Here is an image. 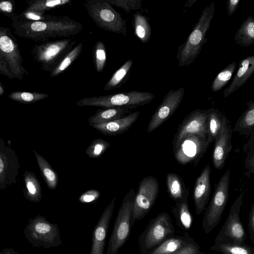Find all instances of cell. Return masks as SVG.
<instances>
[{
	"label": "cell",
	"instance_id": "5bb4252c",
	"mask_svg": "<svg viewBox=\"0 0 254 254\" xmlns=\"http://www.w3.org/2000/svg\"><path fill=\"white\" fill-rule=\"evenodd\" d=\"M184 94L183 87L172 89L166 94L149 122L147 132H152L171 117L181 104Z\"/></svg>",
	"mask_w": 254,
	"mask_h": 254
},
{
	"label": "cell",
	"instance_id": "4316f807",
	"mask_svg": "<svg viewBox=\"0 0 254 254\" xmlns=\"http://www.w3.org/2000/svg\"><path fill=\"white\" fill-rule=\"evenodd\" d=\"M172 212L176 219L177 224L183 230L187 231L191 228L192 218L189 208L188 197L176 202Z\"/></svg>",
	"mask_w": 254,
	"mask_h": 254
},
{
	"label": "cell",
	"instance_id": "8992f818",
	"mask_svg": "<svg viewBox=\"0 0 254 254\" xmlns=\"http://www.w3.org/2000/svg\"><path fill=\"white\" fill-rule=\"evenodd\" d=\"M175 228L168 213L162 212L151 219L138 238L140 254H145L174 235Z\"/></svg>",
	"mask_w": 254,
	"mask_h": 254
},
{
	"label": "cell",
	"instance_id": "ffe728a7",
	"mask_svg": "<svg viewBox=\"0 0 254 254\" xmlns=\"http://www.w3.org/2000/svg\"><path fill=\"white\" fill-rule=\"evenodd\" d=\"M254 73V56H249L241 60L239 69L233 80L223 92L227 97L241 87Z\"/></svg>",
	"mask_w": 254,
	"mask_h": 254
},
{
	"label": "cell",
	"instance_id": "b9f144b4",
	"mask_svg": "<svg viewBox=\"0 0 254 254\" xmlns=\"http://www.w3.org/2000/svg\"><path fill=\"white\" fill-rule=\"evenodd\" d=\"M174 254H206L200 250L198 244L194 241L179 252Z\"/></svg>",
	"mask_w": 254,
	"mask_h": 254
},
{
	"label": "cell",
	"instance_id": "2e32d148",
	"mask_svg": "<svg viewBox=\"0 0 254 254\" xmlns=\"http://www.w3.org/2000/svg\"><path fill=\"white\" fill-rule=\"evenodd\" d=\"M116 197L114 196L103 211L92 233L89 254H103L110 222L112 216Z\"/></svg>",
	"mask_w": 254,
	"mask_h": 254
},
{
	"label": "cell",
	"instance_id": "681fc988",
	"mask_svg": "<svg viewBox=\"0 0 254 254\" xmlns=\"http://www.w3.org/2000/svg\"><path fill=\"white\" fill-rule=\"evenodd\" d=\"M4 93V90L1 86L0 85V96L2 95Z\"/></svg>",
	"mask_w": 254,
	"mask_h": 254
},
{
	"label": "cell",
	"instance_id": "e0dca14e",
	"mask_svg": "<svg viewBox=\"0 0 254 254\" xmlns=\"http://www.w3.org/2000/svg\"><path fill=\"white\" fill-rule=\"evenodd\" d=\"M211 169L206 165L200 175L196 178L193 190V199L197 215L205 209L211 192Z\"/></svg>",
	"mask_w": 254,
	"mask_h": 254
},
{
	"label": "cell",
	"instance_id": "cb8c5ba5",
	"mask_svg": "<svg viewBox=\"0 0 254 254\" xmlns=\"http://www.w3.org/2000/svg\"><path fill=\"white\" fill-rule=\"evenodd\" d=\"M166 185L169 196L176 202L188 197L189 188H186L183 180L177 174L170 173L167 175Z\"/></svg>",
	"mask_w": 254,
	"mask_h": 254
},
{
	"label": "cell",
	"instance_id": "277c9868",
	"mask_svg": "<svg viewBox=\"0 0 254 254\" xmlns=\"http://www.w3.org/2000/svg\"><path fill=\"white\" fill-rule=\"evenodd\" d=\"M24 233L33 247L48 249L62 244L58 224L50 222L40 215L29 219Z\"/></svg>",
	"mask_w": 254,
	"mask_h": 254
},
{
	"label": "cell",
	"instance_id": "9c48e42d",
	"mask_svg": "<svg viewBox=\"0 0 254 254\" xmlns=\"http://www.w3.org/2000/svg\"><path fill=\"white\" fill-rule=\"evenodd\" d=\"M159 192V183L153 176L145 177L140 182L135 193L130 219V226L143 219L153 206Z\"/></svg>",
	"mask_w": 254,
	"mask_h": 254
},
{
	"label": "cell",
	"instance_id": "484cf974",
	"mask_svg": "<svg viewBox=\"0 0 254 254\" xmlns=\"http://www.w3.org/2000/svg\"><path fill=\"white\" fill-rule=\"evenodd\" d=\"M23 176L25 183L23 194L25 198L32 202H40L42 197L41 187L36 175L26 170Z\"/></svg>",
	"mask_w": 254,
	"mask_h": 254
},
{
	"label": "cell",
	"instance_id": "7402d4cb",
	"mask_svg": "<svg viewBox=\"0 0 254 254\" xmlns=\"http://www.w3.org/2000/svg\"><path fill=\"white\" fill-rule=\"evenodd\" d=\"M207 114V135L210 143L214 142L223 127L230 122L219 110L210 108Z\"/></svg>",
	"mask_w": 254,
	"mask_h": 254
},
{
	"label": "cell",
	"instance_id": "8d00e7d4",
	"mask_svg": "<svg viewBox=\"0 0 254 254\" xmlns=\"http://www.w3.org/2000/svg\"><path fill=\"white\" fill-rule=\"evenodd\" d=\"M70 0H41L36 1L29 10L44 12L45 10L65 5L71 2Z\"/></svg>",
	"mask_w": 254,
	"mask_h": 254
},
{
	"label": "cell",
	"instance_id": "4fadbf2b",
	"mask_svg": "<svg viewBox=\"0 0 254 254\" xmlns=\"http://www.w3.org/2000/svg\"><path fill=\"white\" fill-rule=\"evenodd\" d=\"M193 134L208 136L206 110H194L183 120L179 125L173 139V149L183 138Z\"/></svg>",
	"mask_w": 254,
	"mask_h": 254
},
{
	"label": "cell",
	"instance_id": "e575fe53",
	"mask_svg": "<svg viewBox=\"0 0 254 254\" xmlns=\"http://www.w3.org/2000/svg\"><path fill=\"white\" fill-rule=\"evenodd\" d=\"M93 58L97 71L102 72L107 59L106 47L102 41H98L95 44L93 50Z\"/></svg>",
	"mask_w": 254,
	"mask_h": 254
},
{
	"label": "cell",
	"instance_id": "1f68e13d",
	"mask_svg": "<svg viewBox=\"0 0 254 254\" xmlns=\"http://www.w3.org/2000/svg\"><path fill=\"white\" fill-rule=\"evenodd\" d=\"M210 249L221 254H254V248L246 243L241 245L214 244Z\"/></svg>",
	"mask_w": 254,
	"mask_h": 254
},
{
	"label": "cell",
	"instance_id": "ac0fdd59",
	"mask_svg": "<svg viewBox=\"0 0 254 254\" xmlns=\"http://www.w3.org/2000/svg\"><path fill=\"white\" fill-rule=\"evenodd\" d=\"M232 129L230 124L223 127L214 141L212 152V162L217 169H222L232 149Z\"/></svg>",
	"mask_w": 254,
	"mask_h": 254
},
{
	"label": "cell",
	"instance_id": "6da1fadb",
	"mask_svg": "<svg viewBox=\"0 0 254 254\" xmlns=\"http://www.w3.org/2000/svg\"><path fill=\"white\" fill-rule=\"evenodd\" d=\"M215 13V4L212 1L203 10L198 21L186 41L178 47L177 59L179 67L192 64L200 53L207 42L206 34L210 27Z\"/></svg>",
	"mask_w": 254,
	"mask_h": 254
},
{
	"label": "cell",
	"instance_id": "d590c367",
	"mask_svg": "<svg viewBox=\"0 0 254 254\" xmlns=\"http://www.w3.org/2000/svg\"><path fill=\"white\" fill-rule=\"evenodd\" d=\"M111 146V144L102 138L93 140L87 147L85 152L91 158H98Z\"/></svg>",
	"mask_w": 254,
	"mask_h": 254
},
{
	"label": "cell",
	"instance_id": "7bdbcfd3",
	"mask_svg": "<svg viewBox=\"0 0 254 254\" xmlns=\"http://www.w3.org/2000/svg\"><path fill=\"white\" fill-rule=\"evenodd\" d=\"M248 232L252 243L254 244V202H253L249 213Z\"/></svg>",
	"mask_w": 254,
	"mask_h": 254
},
{
	"label": "cell",
	"instance_id": "ba28073f",
	"mask_svg": "<svg viewBox=\"0 0 254 254\" xmlns=\"http://www.w3.org/2000/svg\"><path fill=\"white\" fill-rule=\"evenodd\" d=\"M246 190L242 191L232 205L228 217L216 236L214 244L241 245L245 243L247 235L240 213Z\"/></svg>",
	"mask_w": 254,
	"mask_h": 254
},
{
	"label": "cell",
	"instance_id": "f6af8a7d",
	"mask_svg": "<svg viewBox=\"0 0 254 254\" xmlns=\"http://www.w3.org/2000/svg\"><path fill=\"white\" fill-rule=\"evenodd\" d=\"M240 2V0H229L227 1V10L228 15H232L236 11Z\"/></svg>",
	"mask_w": 254,
	"mask_h": 254
},
{
	"label": "cell",
	"instance_id": "74e56055",
	"mask_svg": "<svg viewBox=\"0 0 254 254\" xmlns=\"http://www.w3.org/2000/svg\"><path fill=\"white\" fill-rule=\"evenodd\" d=\"M48 96V94L19 91L12 92L9 95L10 99L23 103L35 102Z\"/></svg>",
	"mask_w": 254,
	"mask_h": 254
},
{
	"label": "cell",
	"instance_id": "4dcf8cb0",
	"mask_svg": "<svg viewBox=\"0 0 254 254\" xmlns=\"http://www.w3.org/2000/svg\"><path fill=\"white\" fill-rule=\"evenodd\" d=\"M132 25L135 36L143 44L147 43L151 35V29L146 17L139 12L133 15Z\"/></svg>",
	"mask_w": 254,
	"mask_h": 254
},
{
	"label": "cell",
	"instance_id": "44dd1931",
	"mask_svg": "<svg viewBox=\"0 0 254 254\" xmlns=\"http://www.w3.org/2000/svg\"><path fill=\"white\" fill-rule=\"evenodd\" d=\"M194 240L188 235L175 236L167 238L145 254H174Z\"/></svg>",
	"mask_w": 254,
	"mask_h": 254
},
{
	"label": "cell",
	"instance_id": "f1b7e54d",
	"mask_svg": "<svg viewBox=\"0 0 254 254\" xmlns=\"http://www.w3.org/2000/svg\"><path fill=\"white\" fill-rule=\"evenodd\" d=\"M38 165L44 181L49 189L55 190L59 184V176L49 162L41 155L34 150Z\"/></svg>",
	"mask_w": 254,
	"mask_h": 254
},
{
	"label": "cell",
	"instance_id": "7c38bea8",
	"mask_svg": "<svg viewBox=\"0 0 254 254\" xmlns=\"http://www.w3.org/2000/svg\"><path fill=\"white\" fill-rule=\"evenodd\" d=\"M75 42V39L69 38L42 44L38 49L37 58L45 68L52 72L72 50Z\"/></svg>",
	"mask_w": 254,
	"mask_h": 254
},
{
	"label": "cell",
	"instance_id": "d4e9b609",
	"mask_svg": "<svg viewBox=\"0 0 254 254\" xmlns=\"http://www.w3.org/2000/svg\"><path fill=\"white\" fill-rule=\"evenodd\" d=\"M247 108L239 118L233 130L240 134H254V102L253 100L247 104Z\"/></svg>",
	"mask_w": 254,
	"mask_h": 254
},
{
	"label": "cell",
	"instance_id": "52a82bcc",
	"mask_svg": "<svg viewBox=\"0 0 254 254\" xmlns=\"http://www.w3.org/2000/svg\"><path fill=\"white\" fill-rule=\"evenodd\" d=\"M230 171L227 170L217 184L209 205L206 207L202 227L206 234L220 223L229 197Z\"/></svg>",
	"mask_w": 254,
	"mask_h": 254
},
{
	"label": "cell",
	"instance_id": "ab89813d",
	"mask_svg": "<svg viewBox=\"0 0 254 254\" xmlns=\"http://www.w3.org/2000/svg\"><path fill=\"white\" fill-rule=\"evenodd\" d=\"M111 5L123 9L127 12L141 9V0H106Z\"/></svg>",
	"mask_w": 254,
	"mask_h": 254
},
{
	"label": "cell",
	"instance_id": "836d02e7",
	"mask_svg": "<svg viewBox=\"0 0 254 254\" xmlns=\"http://www.w3.org/2000/svg\"><path fill=\"white\" fill-rule=\"evenodd\" d=\"M236 65V63L233 62L229 64L217 75L211 86L212 92H217L224 87L234 73Z\"/></svg>",
	"mask_w": 254,
	"mask_h": 254
},
{
	"label": "cell",
	"instance_id": "8fae6325",
	"mask_svg": "<svg viewBox=\"0 0 254 254\" xmlns=\"http://www.w3.org/2000/svg\"><path fill=\"white\" fill-rule=\"evenodd\" d=\"M210 144L208 136L199 134L188 135L173 149L175 158L178 163L182 165L198 162Z\"/></svg>",
	"mask_w": 254,
	"mask_h": 254
},
{
	"label": "cell",
	"instance_id": "83f0119b",
	"mask_svg": "<svg viewBox=\"0 0 254 254\" xmlns=\"http://www.w3.org/2000/svg\"><path fill=\"white\" fill-rule=\"evenodd\" d=\"M235 42L241 47L254 44V18L249 15L241 24L234 37Z\"/></svg>",
	"mask_w": 254,
	"mask_h": 254
},
{
	"label": "cell",
	"instance_id": "d6a6232c",
	"mask_svg": "<svg viewBox=\"0 0 254 254\" xmlns=\"http://www.w3.org/2000/svg\"><path fill=\"white\" fill-rule=\"evenodd\" d=\"M83 46V42H80L73 47L51 72L50 76H57L66 70L79 57L82 51Z\"/></svg>",
	"mask_w": 254,
	"mask_h": 254
},
{
	"label": "cell",
	"instance_id": "c3c4849f",
	"mask_svg": "<svg viewBox=\"0 0 254 254\" xmlns=\"http://www.w3.org/2000/svg\"><path fill=\"white\" fill-rule=\"evenodd\" d=\"M0 254H19L12 248H5L0 252Z\"/></svg>",
	"mask_w": 254,
	"mask_h": 254
},
{
	"label": "cell",
	"instance_id": "3957f363",
	"mask_svg": "<svg viewBox=\"0 0 254 254\" xmlns=\"http://www.w3.org/2000/svg\"><path fill=\"white\" fill-rule=\"evenodd\" d=\"M89 16L97 27L104 30L127 35V22L106 0H88L84 2Z\"/></svg>",
	"mask_w": 254,
	"mask_h": 254
},
{
	"label": "cell",
	"instance_id": "9a60e30c",
	"mask_svg": "<svg viewBox=\"0 0 254 254\" xmlns=\"http://www.w3.org/2000/svg\"><path fill=\"white\" fill-rule=\"evenodd\" d=\"M20 167L15 151L0 137V189L16 183Z\"/></svg>",
	"mask_w": 254,
	"mask_h": 254
},
{
	"label": "cell",
	"instance_id": "603a6c76",
	"mask_svg": "<svg viewBox=\"0 0 254 254\" xmlns=\"http://www.w3.org/2000/svg\"><path fill=\"white\" fill-rule=\"evenodd\" d=\"M131 110L128 107L102 108L88 118V122L90 126L118 120L129 114Z\"/></svg>",
	"mask_w": 254,
	"mask_h": 254
},
{
	"label": "cell",
	"instance_id": "7a4b0ae2",
	"mask_svg": "<svg viewBox=\"0 0 254 254\" xmlns=\"http://www.w3.org/2000/svg\"><path fill=\"white\" fill-rule=\"evenodd\" d=\"M155 95L148 92L130 91L106 95L85 97L76 102L79 107H128L132 110L151 102Z\"/></svg>",
	"mask_w": 254,
	"mask_h": 254
},
{
	"label": "cell",
	"instance_id": "30bf717a",
	"mask_svg": "<svg viewBox=\"0 0 254 254\" xmlns=\"http://www.w3.org/2000/svg\"><path fill=\"white\" fill-rule=\"evenodd\" d=\"M31 29L43 38H67L76 35L83 29L82 24L67 16L55 17L46 21H35Z\"/></svg>",
	"mask_w": 254,
	"mask_h": 254
},
{
	"label": "cell",
	"instance_id": "bcb514c9",
	"mask_svg": "<svg viewBox=\"0 0 254 254\" xmlns=\"http://www.w3.org/2000/svg\"><path fill=\"white\" fill-rule=\"evenodd\" d=\"M44 12L38 11L29 10L25 13V16L28 19L38 20L44 19L45 16L43 15Z\"/></svg>",
	"mask_w": 254,
	"mask_h": 254
},
{
	"label": "cell",
	"instance_id": "d6986e66",
	"mask_svg": "<svg viewBox=\"0 0 254 254\" xmlns=\"http://www.w3.org/2000/svg\"><path fill=\"white\" fill-rule=\"evenodd\" d=\"M139 114V112L135 111L118 120L90 126L103 134L114 136L128 130L137 121Z\"/></svg>",
	"mask_w": 254,
	"mask_h": 254
},
{
	"label": "cell",
	"instance_id": "f35d334b",
	"mask_svg": "<svg viewBox=\"0 0 254 254\" xmlns=\"http://www.w3.org/2000/svg\"><path fill=\"white\" fill-rule=\"evenodd\" d=\"M243 150L247 154L245 163L249 176L254 172V134L251 135V138L244 146Z\"/></svg>",
	"mask_w": 254,
	"mask_h": 254
},
{
	"label": "cell",
	"instance_id": "f546056e",
	"mask_svg": "<svg viewBox=\"0 0 254 254\" xmlns=\"http://www.w3.org/2000/svg\"><path fill=\"white\" fill-rule=\"evenodd\" d=\"M133 64L128 59L112 75L104 87V91H110L120 88L127 78Z\"/></svg>",
	"mask_w": 254,
	"mask_h": 254
},
{
	"label": "cell",
	"instance_id": "60d3db41",
	"mask_svg": "<svg viewBox=\"0 0 254 254\" xmlns=\"http://www.w3.org/2000/svg\"><path fill=\"white\" fill-rule=\"evenodd\" d=\"M100 196L99 191L95 189H90L81 194L78 200L82 203H92L97 201Z\"/></svg>",
	"mask_w": 254,
	"mask_h": 254
},
{
	"label": "cell",
	"instance_id": "7dc6e473",
	"mask_svg": "<svg viewBox=\"0 0 254 254\" xmlns=\"http://www.w3.org/2000/svg\"><path fill=\"white\" fill-rule=\"evenodd\" d=\"M12 4L9 1L0 2V10L6 12H11L12 11Z\"/></svg>",
	"mask_w": 254,
	"mask_h": 254
},
{
	"label": "cell",
	"instance_id": "ee69618b",
	"mask_svg": "<svg viewBox=\"0 0 254 254\" xmlns=\"http://www.w3.org/2000/svg\"><path fill=\"white\" fill-rule=\"evenodd\" d=\"M0 47L4 52H10L13 49V44L8 37L2 36L0 38Z\"/></svg>",
	"mask_w": 254,
	"mask_h": 254
},
{
	"label": "cell",
	"instance_id": "5b68a950",
	"mask_svg": "<svg viewBox=\"0 0 254 254\" xmlns=\"http://www.w3.org/2000/svg\"><path fill=\"white\" fill-rule=\"evenodd\" d=\"M135 192L133 188L125 195L116 218L106 254H117L130 233V219Z\"/></svg>",
	"mask_w": 254,
	"mask_h": 254
}]
</instances>
